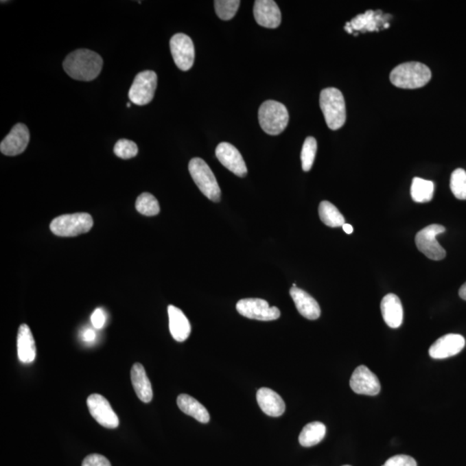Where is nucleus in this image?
Segmentation results:
<instances>
[{
  "mask_svg": "<svg viewBox=\"0 0 466 466\" xmlns=\"http://www.w3.org/2000/svg\"><path fill=\"white\" fill-rule=\"evenodd\" d=\"M450 187L454 196L458 200H466V171L457 169L452 172Z\"/></svg>",
  "mask_w": 466,
  "mask_h": 466,
  "instance_id": "c85d7f7f",
  "label": "nucleus"
},
{
  "mask_svg": "<svg viewBox=\"0 0 466 466\" xmlns=\"http://www.w3.org/2000/svg\"><path fill=\"white\" fill-rule=\"evenodd\" d=\"M240 5L239 0H216L214 1L216 14L220 19L230 20L236 15Z\"/></svg>",
  "mask_w": 466,
  "mask_h": 466,
  "instance_id": "c756f323",
  "label": "nucleus"
},
{
  "mask_svg": "<svg viewBox=\"0 0 466 466\" xmlns=\"http://www.w3.org/2000/svg\"><path fill=\"white\" fill-rule=\"evenodd\" d=\"M298 312L308 320H317L321 316V307L316 300L299 288H291L290 291Z\"/></svg>",
  "mask_w": 466,
  "mask_h": 466,
  "instance_id": "a211bd4d",
  "label": "nucleus"
},
{
  "mask_svg": "<svg viewBox=\"0 0 466 466\" xmlns=\"http://www.w3.org/2000/svg\"><path fill=\"white\" fill-rule=\"evenodd\" d=\"M130 380L137 397L141 401L149 404L153 398L152 384L147 377L144 367L139 363L134 364L130 371Z\"/></svg>",
  "mask_w": 466,
  "mask_h": 466,
  "instance_id": "4be33fe9",
  "label": "nucleus"
},
{
  "mask_svg": "<svg viewBox=\"0 0 466 466\" xmlns=\"http://www.w3.org/2000/svg\"><path fill=\"white\" fill-rule=\"evenodd\" d=\"M382 466H417L414 458L408 455H395L388 458Z\"/></svg>",
  "mask_w": 466,
  "mask_h": 466,
  "instance_id": "2f4dec72",
  "label": "nucleus"
},
{
  "mask_svg": "<svg viewBox=\"0 0 466 466\" xmlns=\"http://www.w3.org/2000/svg\"><path fill=\"white\" fill-rule=\"evenodd\" d=\"M465 347V340L462 335L447 334L432 345L429 349V355L434 360H444L458 354Z\"/></svg>",
  "mask_w": 466,
  "mask_h": 466,
  "instance_id": "2eb2a0df",
  "label": "nucleus"
},
{
  "mask_svg": "<svg viewBox=\"0 0 466 466\" xmlns=\"http://www.w3.org/2000/svg\"><path fill=\"white\" fill-rule=\"evenodd\" d=\"M254 16L260 26L276 29L281 25V13L272 0H257L254 4Z\"/></svg>",
  "mask_w": 466,
  "mask_h": 466,
  "instance_id": "dca6fc26",
  "label": "nucleus"
},
{
  "mask_svg": "<svg viewBox=\"0 0 466 466\" xmlns=\"http://www.w3.org/2000/svg\"><path fill=\"white\" fill-rule=\"evenodd\" d=\"M215 154L217 159L222 165L236 176L244 177L247 174V167L242 155L235 146L229 143H220L217 146Z\"/></svg>",
  "mask_w": 466,
  "mask_h": 466,
  "instance_id": "4468645a",
  "label": "nucleus"
},
{
  "mask_svg": "<svg viewBox=\"0 0 466 466\" xmlns=\"http://www.w3.org/2000/svg\"><path fill=\"white\" fill-rule=\"evenodd\" d=\"M30 132L25 124H16L0 143V152L8 156L22 154L28 146Z\"/></svg>",
  "mask_w": 466,
  "mask_h": 466,
  "instance_id": "f8f14e48",
  "label": "nucleus"
},
{
  "mask_svg": "<svg viewBox=\"0 0 466 466\" xmlns=\"http://www.w3.org/2000/svg\"><path fill=\"white\" fill-rule=\"evenodd\" d=\"M320 106L329 129L336 130L345 125L347 109L343 95L335 87H328L321 91Z\"/></svg>",
  "mask_w": 466,
  "mask_h": 466,
  "instance_id": "7ed1b4c3",
  "label": "nucleus"
},
{
  "mask_svg": "<svg viewBox=\"0 0 466 466\" xmlns=\"http://www.w3.org/2000/svg\"><path fill=\"white\" fill-rule=\"evenodd\" d=\"M458 294L461 299L466 301V283L462 285L461 290L458 291Z\"/></svg>",
  "mask_w": 466,
  "mask_h": 466,
  "instance_id": "c9c22d12",
  "label": "nucleus"
},
{
  "mask_svg": "<svg viewBox=\"0 0 466 466\" xmlns=\"http://www.w3.org/2000/svg\"><path fill=\"white\" fill-rule=\"evenodd\" d=\"M177 405L184 414L190 415L201 423H207L210 421V415L207 408L189 395H180L177 398Z\"/></svg>",
  "mask_w": 466,
  "mask_h": 466,
  "instance_id": "5701e85b",
  "label": "nucleus"
},
{
  "mask_svg": "<svg viewBox=\"0 0 466 466\" xmlns=\"http://www.w3.org/2000/svg\"><path fill=\"white\" fill-rule=\"evenodd\" d=\"M318 215L321 221L329 227L343 226L345 220L336 207L329 201H323L318 207Z\"/></svg>",
  "mask_w": 466,
  "mask_h": 466,
  "instance_id": "a878e982",
  "label": "nucleus"
},
{
  "mask_svg": "<svg viewBox=\"0 0 466 466\" xmlns=\"http://www.w3.org/2000/svg\"><path fill=\"white\" fill-rule=\"evenodd\" d=\"M82 466H112V465L105 456L95 454L86 456Z\"/></svg>",
  "mask_w": 466,
  "mask_h": 466,
  "instance_id": "473e14b6",
  "label": "nucleus"
},
{
  "mask_svg": "<svg viewBox=\"0 0 466 466\" xmlns=\"http://www.w3.org/2000/svg\"><path fill=\"white\" fill-rule=\"evenodd\" d=\"M236 308L241 315L253 320L270 321L281 316V312L277 307H270L266 301L257 298L240 300Z\"/></svg>",
  "mask_w": 466,
  "mask_h": 466,
  "instance_id": "1a4fd4ad",
  "label": "nucleus"
},
{
  "mask_svg": "<svg viewBox=\"0 0 466 466\" xmlns=\"http://www.w3.org/2000/svg\"><path fill=\"white\" fill-rule=\"evenodd\" d=\"M258 119L264 132L277 136L286 129L290 115L283 104L275 100H267L261 104L258 110Z\"/></svg>",
  "mask_w": 466,
  "mask_h": 466,
  "instance_id": "20e7f679",
  "label": "nucleus"
},
{
  "mask_svg": "<svg viewBox=\"0 0 466 466\" xmlns=\"http://www.w3.org/2000/svg\"><path fill=\"white\" fill-rule=\"evenodd\" d=\"M381 312L385 323L391 328L401 327L404 321V308L397 294H388L381 303Z\"/></svg>",
  "mask_w": 466,
  "mask_h": 466,
  "instance_id": "6ab92c4d",
  "label": "nucleus"
},
{
  "mask_svg": "<svg viewBox=\"0 0 466 466\" xmlns=\"http://www.w3.org/2000/svg\"><path fill=\"white\" fill-rule=\"evenodd\" d=\"M344 466H350V465H344Z\"/></svg>",
  "mask_w": 466,
  "mask_h": 466,
  "instance_id": "58836bf2",
  "label": "nucleus"
},
{
  "mask_svg": "<svg viewBox=\"0 0 466 466\" xmlns=\"http://www.w3.org/2000/svg\"><path fill=\"white\" fill-rule=\"evenodd\" d=\"M114 154L119 159H133L139 153V148L135 143L128 139H120L116 143L113 149Z\"/></svg>",
  "mask_w": 466,
  "mask_h": 466,
  "instance_id": "7c9ffc66",
  "label": "nucleus"
},
{
  "mask_svg": "<svg viewBox=\"0 0 466 466\" xmlns=\"http://www.w3.org/2000/svg\"><path fill=\"white\" fill-rule=\"evenodd\" d=\"M86 404L90 414L99 424L107 428L119 427L118 415L113 411L112 406L103 395L93 394L87 398Z\"/></svg>",
  "mask_w": 466,
  "mask_h": 466,
  "instance_id": "9b49d317",
  "label": "nucleus"
},
{
  "mask_svg": "<svg viewBox=\"0 0 466 466\" xmlns=\"http://www.w3.org/2000/svg\"><path fill=\"white\" fill-rule=\"evenodd\" d=\"M103 67L102 56L92 50L82 49L70 53L63 62L67 75L80 82H91L99 76Z\"/></svg>",
  "mask_w": 466,
  "mask_h": 466,
  "instance_id": "f257e3e1",
  "label": "nucleus"
},
{
  "mask_svg": "<svg viewBox=\"0 0 466 466\" xmlns=\"http://www.w3.org/2000/svg\"><path fill=\"white\" fill-rule=\"evenodd\" d=\"M93 226V220L90 214L77 213L56 218L50 224V230L56 236L75 237L89 233Z\"/></svg>",
  "mask_w": 466,
  "mask_h": 466,
  "instance_id": "423d86ee",
  "label": "nucleus"
},
{
  "mask_svg": "<svg viewBox=\"0 0 466 466\" xmlns=\"http://www.w3.org/2000/svg\"><path fill=\"white\" fill-rule=\"evenodd\" d=\"M96 334L95 331L92 330V329H86L83 331L82 334V340L85 342H87V343H90V342H93V340H95Z\"/></svg>",
  "mask_w": 466,
  "mask_h": 466,
  "instance_id": "f704fd0d",
  "label": "nucleus"
},
{
  "mask_svg": "<svg viewBox=\"0 0 466 466\" xmlns=\"http://www.w3.org/2000/svg\"><path fill=\"white\" fill-rule=\"evenodd\" d=\"M257 401L261 410L269 417H281L286 408L283 398L269 388H261L257 391Z\"/></svg>",
  "mask_w": 466,
  "mask_h": 466,
  "instance_id": "f3484780",
  "label": "nucleus"
},
{
  "mask_svg": "<svg viewBox=\"0 0 466 466\" xmlns=\"http://www.w3.org/2000/svg\"><path fill=\"white\" fill-rule=\"evenodd\" d=\"M410 193L412 199L415 202H429L434 197V183L431 180L415 177L412 182Z\"/></svg>",
  "mask_w": 466,
  "mask_h": 466,
  "instance_id": "393cba45",
  "label": "nucleus"
},
{
  "mask_svg": "<svg viewBox=\"0 0 466 466\" xmlns=\"http://www.w3.org/2000/svg\"><path fill=\"white\" fill-rule=\"evenodd\" d=\"M189 170L194 182L199 187L201 193L210 200L219 202L221 191L216 177L205 161L196 157L190 161Z\"/></svg>",
  "mask_w": 466,
  "mask_h": 466,
  "instance_id": "39448f33",
  "label": "nucleus"
},
{
  "mask_svg": "<svg viewBox=\"0 0 466 466\" xmlns=\"http://www.w3.org/2000/svg\"><path fill=\"white\" fill-rule=\"evenodd\" d=\"M137 212L145 216H155L160 212V206L156 198L150 193L140 194L136 201Z\"/></svg>",
  "mask_w": 466,
  "mask_h": 466,
  "instance_id": "bb28decb",
  "label": "nucleus"
},
{
  "mask_svg": "<svg viewBox=\"0 0 466 466\" xmlns=\"http://www.w3.org/2000/svg\"><path fill=\"white\" fill-rule=\"evenodd\" d=\"M91 321L93 327L96 329H102L104 325L106 323V314L102 308H97V310L93 312L91 316Z\"/></svg>",
  "mask_w": 466,
  "mask_h": 466,
  "instance_id": "72a5a7b5",
  "label": "nucleus"
},
{
  "mask_svg": "<svg viewBox=\"0 0 466 466\" xmlns=\"http://www.w3.org/2000/svg\"><path fill=\"white\" fill-rule=\"evenodd\" d=\"M170 45L177 68L183 71H187L192 68L196 57L192 39L183 33H178L170 39Z\"/></svg>",
  "mask_w": 466,
  "mask_h": 466,
  "instance_id": "9d476101",
  "label": "nucleus"
},
{
  "mask_svg": "<svg viewBox=\"0 0 466 466\" xmlns=\"http://www.w3.org/2000/svg\"><path fill=\"white\" fill-rule=\"evenodd\" d=\"M342 227H343L345 233H347V234H351L353 233V227L351 226V224L345 223Z\"/></svg>",
  "mask_w": 466,
  "mask_h": 466,
  "instance_id": "e433bc0d",
  "label": "nucleus"
},
{
  "mask_svg": "<svg viewBox=\"0 0 466 466\" xmlns=\"http://www.w3.org/2000/svg\"><path fill=\"white\" fill-rule=\"evenodd\" d=\"M126 106H127V107H130V106H132V105H130V103H127Z\"/></svg>",
  "mask_w": 466,
  "mask_h": 466,
  "instance_id": "4c0bfd02",
  "label": "nucleus"
},
{
  "mask_svg": "<svg viewBox=\"0 0 466 466\" xmlns=\"http://www.w3.org/2000/svg\"><path fill=\"white\" fill-rule=\"evenodd\" d=\"M157 86V75L154 71L137 73L129 91L130 102L137 106H145L152 102Z\"/></svg>",
  "mask_w": 466,
  "mask_h": 466,
  "instance_id": "6e6552de",
  "label": "nucleus"
},
{
  "mask_svg": "<svg viewBox=\"0 0 466 466\" xmlns=\"http://www.w3.org/2000/svg\"><path fill=\"white\" fill-rule=\"evenodd\" d=\"M445 228L441 224H430L419 231L415 236L418 250L431 260L440 261L445 257V251L439 244L436 237L445 233Z\"/></svg>",
  "mask_w": 466,
  "mask_h": 466,
  "instance_id": "0eeeda50",
  "label": "nucleus"
},
{
  "mask_svg": "<svg viewBox=\"0 0 466 466\" xmlns=\"http://www.w3.org/2000/svg\"><path fill=\"white\" fill-rule=\"evenodd\" d=\"M169 314L170 331L174 340L184 342L191 334V325L186 315L180 308L170 305L167 307Z\"/></svg>",
  "mask_w": 466,
  "mask_h": 466,
  "instance_id": "aec40b11",
  "label": "nucleus"
},
{
  "mask_svg": "<svg viewBox=\"0 0 466 466\" xmlns=\"http://www.w3.org/2000/svg\"><path fill=\"white\" fill-rule=\"evenodd\" d=\"M317 152V141L313 137H307L301 153V165L304 171L311 170Z\"/></svg>",
  "mask_w": 466,
  "mask_h": 466,
  "instance_id": "cd10ccee",
  "label": "nucleus"
},
{
  "mask_svg": "<svg viewBox=\"0 0 466 466\" xmlns=\"http://www.w3.org/2000/svg\"><path fill=\"white\" fill-rule=\"evenodd\" d=\"M430 69L423 63L410 62L395 67L391 73V82L399 89H417L430 82Z\"/></svg>",
  "mask_w": 466,
  "mask_h": 466,
  "instance_id": "f03ea898",
  "label": "nucleus"
},
{
  "mask_svg": "<svg viewBox=\"0 0 466 466\" xmlns=\"http://www.w3.org/2000/svg\"><path fill=\"white\" fill-rule=\"evenodd\" d=\"M350 386L355 393L360 395H377L381 391L380 380L365 365H360L354 371Z\"/></svg>",
  "mask_w": 466,
  "mask_h": 466,
  "instance_id": "ddd939ff",
  "label": "nucleus"
},
{
  "mask_svg": "<svg viewBox=\"0 0 466 466\" xmlns=\"http://www.w3.org/2000/svg\"><path fill=\"white\" fill-rule=\"evenodd\" d=\"M326 426L320 421H314L305 426L299 436V442L304 447H311L320 443L326 435Z\"/></svg>",
  "mask_w": 466,
  "mask_h": 466,
  "instance_id": "b1692460",
  "label": "nucleus"
},
{
  "mask_svg": "<svg viewBox=\"0 0 466 466\" xmlns=\"http://www.w3.org/2000/svg\"><path fill=\"white\" fill-rule=\"evenodd\" d=\"M16 345L19 360L23 364H32L36 356V348L32 330L26 324L19 327Z\"/></svg>",
  "mask_w": 466,
  "mask_h": 466,
  "instance_id": "412c9836",
  "label": "nucleus"
}]
</instances>
